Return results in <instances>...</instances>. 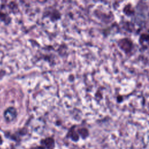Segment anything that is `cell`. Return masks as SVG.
Masks as SVG:
<instances>
[{"instance_id": "cell-1", "label": "cell", "mask_w": 149, "mask_h": 149, "mask_svg": "<svg viewBox=\"0 0 149 149\" xmlns=\"http://www.w3.org/2000/svg\"><path fill=\"white\" fill-rule=\"evenodd\" d=\"M40 145L45 149H55L56 142L53 136H47L41 139L39 141Z\"/></svg>"}, {"instance_id": "cell-2", "label": "cell", "mask_w": 149, "mask_h": 149, "mask_svg": "<svg viewBox=\"0 0 149 149\" xmlns=\"http://www.w3.org/2000/svg\"><path fill=\"white\" fill-rule=\"evenodd\" d=\"M76 125H73L70 127L66 134V138L69 139L74 143H77L80 140V137L76 130Z\"/></svg>"}, {"instance_id": "cell-3", "label": "cell", "mask_w": 149, "mask_h": 149, "mask_svg": "<svg viewBox=\"0 0 149 149\" xmlns=\"http://www.w3.org/2000/svg\"><path fill=\"white\" fill-rule=\"evenodd\" d=\"M17 116V113L15 108H9L4 113V117L6 122H11L13 121Z\"/></svg>"}, {"instance_id": "cell-4", "label": "cell", "mask_w": 149, "mask_h": 149, "mask_svg": "<svg viewBox=\"0 0 149 149\" xmlns=\"http://www.w3.org/2000/svg\"><path fill=\"white\" fill-rule=\"evenodd\" d=\"M77 132L80 137V139L82 140H86L90 135L88 129L86 127H77L76 126Z\"/></svg>"}, {"instance_id": "cell-5", "label": "cell", "mask_w": 149, "mask_h": 149, "mask_svg": "<svg viewBox=\"0 0 149 149\" xmlns=\"http://www.w3.org/2000/svg\"><path fill=\"white\" fill-rule=\"evenodd\" d=\"M27 149H45V148L39 144V145L32 146L30 147L29 148H28Z\"/></svg>"}]
</instances>
